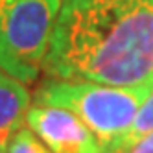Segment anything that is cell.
Here are the masks:
<instances>
[{
  "label": "cell",
  "mask_w": 153,
  "mask_h": 153,
  "mask_svg": "<svg viewBox=\"0 0 153 153\" xmlns=\"http://www.w3.org/2000/svg\"><path fill=\"white\" fill-rule=\"evenodd\" d=\"M126 153H153V131L144 138H140L135 146H131Z\"/></svg>",
  "instance_id": "8"
},
{
  "label": "cell",
  "mask_w": 153,
  "mask_h": 153,
  "mask_svg": "<svg viewBox=\"0 0 153 153\" xmlns=\"http://www.w3.org/2000/svg\"><path fill=\"white\" fill-rule=\"evenodd\" d=\"M42 70L59 79L153 87V0H63Z\"/></svg>",
  "instance_id": "1"
},
{
  "label": "cell",
  "mask_w": 153,
  "mask_h": 153,
  "mask_svg": "<svg viewBox=\"0 0 153 153\" xmlns=\"http://www.w3.org/2000/svg\"><path fill=\"white\" fill-rule=\"evenodd\" d=\"M30 92L22 81L0 68V144H7L26 122Z\"/></svg>",
  "instance_id": "5"
},
{
  "label": "cell",
  "mask_w": 153,
  "mask_h": 153,
  "mask_svg": "<svg viewBox=\"0 0 153 153\" xmlns=\"http://www.w3.org/2000/svg\"><path fill=\"white\" fill-rule=\"evenodd\" d=\"M26 126L52 153H102L91 127L63 107L35 103L26 113Z\"/></svg>",
  "instance_id": "4"
},
{
  "label": "cell",
  "mask_w": 153,
  "mask_h": 153,
  "mask_svg": "<svg viewBox=\"0 0 153 153\" xmlns=\"http://www.w3.org/2000/svg\"><path fill=\"white\" fill-rule=\"evenodd\" d=\"M6 153H52V151L42 144L41 138L31 129L20 127L9 138L6 146Z\"/></svg>",
  "instance_id": "7"
},
{
  "label": "cell",
  "mask_w": 153,
  "mask_h": 153,
  "mask_svg": "<svg viewBox=\"0 0 153 153\" xmlns=\"http://www.w3.org/2000/svg\"><path fill=\"white\" fill-rule=\"evenodd\" d=\"M151 131H153V92L146 98V102L138 109V113L133 120V126L129 127L127 135L122 138V142L118 144L114 153H126L131 146H135L140 138L149 135Z\"/></svg>",
  "instance_id": "6"
},
{
  "label": "cell",
  "mask_w": 153,
  "mask_h": 153,
  "mask_svg": "<svg viewBox=\"0 0 153 153\" xmlns=\"http://www.w3.org/2000/svg\"><path fill=\"white\" fill-rule=\"evenodd\" d=\"M153 87H113L94 81L48 78L35 91L37 105L63 107L91 127L102 153H114Z\"/></svg>",
  "instance_id": "2"
},
{
  "label": "cell",
  "mask_w": 153,
  "mask_h": 153,
  "mask_svg": "<svg viewBox=\"0 0 153 153\" xmlns=\"http://www.w3.org/2000/svg\"><path fill=\"white\" fill-rule=\"evenodd\" d=\"M6 146L7 144H0V153H6Z\"/></svg>",
  "instance_id": "9"
},
{
  "label": "cell",
  "mask_w": 153,
  "mask_h": 153,
  "mask_svg": "<svg viewBox=\"0 0 153 153\" xmlns=\"http://www.w3.org/2000/svg\"><path fill=\"white\" fill-rule=\"evenodd\" d=\"M63 0H0V68L33 83L45 65Z\"/></svg>",
  "instance_id": "3"
}]
</instances>
